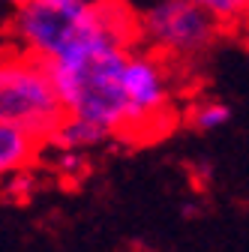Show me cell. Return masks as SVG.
Wrapping results in <instances>:
<instances>
[{
	"label": "cell",
	"mask_w": 249,
	"mask_h": 252,
	"mask_svg": "<svg viewBox=\"0 0 249 252\" xmlns=\"http://www.w3.org/2000/svg\"><path fill=\"white\" fill-rule=\"evenodd\" d=\"M222 24L195 0H159L141 12V42L180 69L198 66L222 36Z\"/></svg>",
	"instance_id": "cell-4"
},
{
	"label": "cell",
	"mask_w": 249,
	"mask_h": 252,
	"mask_svg": "<svg viewBox=\"0 0 249 252\" xmlns=\"http://www.w3.org/2000/svg\"><path fill=\"white\" fill-rule=\"evenodd\" d=\"M231 120V108L225 102H198L192 111H189V123L201 132H210V129H219Z\"/></svg>",
	"instance_id": "cell-8"
},
{
	"label": "cell",
	"mask_w": 249,
	"mask_h": 252,
	"mask_svg": "<svg viewBox=\"0 0 249 252\" xmlns=\"http://www.w3.org/2000/svg\"><path fill=\"white\" fill-rule=\"evenodd\" d=\"M6 3H12V6H21V3H27V0H6Z\"/></svg>",
	"instance_id": "cell-11"
},
{
	"label": "cell",
	"mask_w": 249,
	"mask_h": 252,
	"mask_svg": "<svg viewBox=\"0 0 249 252\" xmlns=\"http://www.w3.org/2000/svg\"><path fill=\"white\" fill-rule=\"evenodd\" d=\"M45 144L12 123H0V180H6L36 162Z\"/></svg>",
	"instance_id": "cell-5"
},
{
	"label": "cell",
	"mask_w": 249,
	"mask_h": 252,
	"mask_svg": "<svg viewBox=\"0 0 249 252\" xmlns=\"http://www.w3.org/2000/svg\"><path fill=\"white\" fill-rule=\"evenodd\" d=\"M207 9L225 30H246L249 27V0H195Z\"/></svg>",
	"instance_id": "cell-7"
},
{
	"label": "cell",
	"mask_w": 249,
	"mask_h": 252,
	"mask_svg": "<svg viewBox=\"0 0 249 252\" xmlns=\"http://www.w3.org/2000/svg\"><path fill=\"white\" fill-rule=\"evenodd\" d=\"M66 114L48 60L6 45L0 54V123H12L45 144Z\"/></svg>",
	"instance_id": "cell-2"
},
{
	"label": "cell",
	"mask_w": 249,
	"mask_h": 252,
	"mask_svg": "<svg viewBox=\"0 0 249 252\" xmlns=\"http://www.w3.org/2000/svg\"><path fill=\"white\" fill-rule=\"evenodd\" d=\"M54 165L63 171V174L75 177V174H81V168H84V156H81V150H60V156L54 159Z\"/></svg>",
	"instance_id": "cell-9"
},
{
	"label": "cell",
	"mask_w": 249,
	"mask_h": 252,
	"mask_svg": "<svg viewBox=\"0 0 249 252\" xmlns=\"http://www.w3.org/2000/svg\"><path fill=\"white\" fill-rule=\"evenodd\" d=\"M111 135L99 123H93L87 117H78V114H66L63 123L51 132V138L45 144L54 147V150H87V147H96V144H102Z\"/></svg>",
	"instance_id": "cell-6"
},
{
	"label": "cell",
	"mask_w": 249,
	"mask_h": 252,
	"mask_svg": "<svg viewBox=\"0 0 249 252\" xmlns=\"http://www.w3.org/2000/svg\"><path fill=\"white\" fill-rule=\"evenodd\" d=\"M180 66L156 48L138 42L123 66V87L132 105V138L156 141L177 123L174 78Z\"/></svg>",
	"instance_id": "cell-3"
},
{
	"label": "cell",
	"mask_w": 249,
	"mask_h": 252,
	"mask_svg": "<svg viewBox=\"0 0 249 252\" xmlns=\"http://www.w3.org/2000/svg\"><path fill=\"white\" fill-rule=\"evenodd\" d=\"M132 48L114 39H93L48 60L66 111L99 123L120 141H132V105L123 87V66Z\"/></svg>",
	"instance_id": "cell-1"
},
{
	"label": "cell",
	"mask_w": 249,
	"mask_h": 252,
	"mask_svg": "<svg viewBox=\"0 0 249 252\" xmlns=\"http://www.w3.org/2000/svg\"><path fill=\"white\" fill-rule=\"evenodd\" d=\"M84 3H90V6H102V3H117V0H84Z\"/></svg>",
	"instance_id": "cell-10"
}]
</instances>
